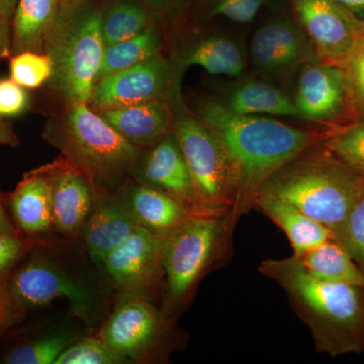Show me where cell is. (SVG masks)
I'll return each instance as SVG.
<instances>
[{
    "instance_id": "6da1fadb",
    "label": "cell",
    "mask_w": 364,
    "mask_h": 364,
    "mask_svg": "<svg viewBox=\"0 0 364 364\" xmlns=\"http://www.w3.org/2000/svg\"><path fill=\"white\" fill-rule=\"evenodd\" d=\"M198 119L212 132L226 153L235 174L238 193L235 222L254 208L260 186L286 163L317 143V135L265 116L237 114L220 100H203Z\"/></svg>"
},
{
    "instance_id": "7a4b0ae2",
    "label": "cell",
    "mask_w": 364,
    "mask_h": 364,
    "mask_svg": "<svg viewBox=\"0 0 364 364\" xmlns=\"http://www.w3.org/2000/svg\"><path fill=\"white\" fill-rule=\"evenodd\" d=\"M259 272L286 291L318 352L337 356L363 350L364 287L315 279L294 255L263 260Z\"/></svg>"
},
{
    "instance_id": "3957f363",
    "label": "cell",
    "mask_w": 364,
    "mask_h": 364,
    "mask_svg": "<svg viewBox=\"0 0 364 364\" xmlns=\"http://www.w3.org/2000/svg\"><path fill=\"white\" fill-rule=\"evenodd\" d=\"M363 176L315 144L277 170L255 198L273 196L291 203L335 233L355 200Z\"/></svg>"
},
{
    "instance_id": "277c9868",
    "label": "cell",
    "mask_w": 364,
    "mask_h": 364,
    "mask_svg": "<svg viewBox=\"0 0 364 364\" xmlns=\"http://www.w3.org/2000/svg\"><path fill=\"white\" fill-rule=\"evenodd\" d=\"M57 145L92 186L97 196L111 195L135 168L140 149L128 142L86 104L73 105Z\"/></svg>"
},
{
    "instance_id": "5b68a950",
    "label": "cell",
    "mask_w": 364,
    "mask_h": 364,
    "mask_svg": "<svg viewBox=\"0 0 364 364\" xmlns=\"http://www.w3.org/2000/svg\"><path fill=\"white\" fill-rule=\"evenodd\" d=\"M235 223L230 213L191 215L163 235L162 269L166 277L165 313L182 305L203 273L224 255Z\"/></svg>"
},
{
    "instance_id": "8992f818",
    "label": "cell",
    "mask_w": 364,
    "mask_h": 364,
    "mask_svg": "<svg viewBox=\"0 0 364 364\" xmlns=\"http://www.w3.org/2000/svg\"><path fill=\"white\" fill-rule=\"evenodd\" d=\"M102 14L85 9L55 21L45 44L53 62V80L73 105L90 100L102 65Z\"/></svg>"
},
{
    "instance_id": "52a82bcc",
    "label": "cell",
    "mask_w": 364,
    "mask_h": 364,
    "mask_svg": "<svg viewBox=\"0 0 364 364\" xmlns=\"http://www.w3.org/2000/svg\"><path fill=\"white\" fill-rule=\"evenodd\" d=\"M174 136L186 159L198 196L210 215L233 210L238 186L226 153L198 117L181 114L174 119Z\"/></svg>"
},
{
    "instance_id": "ba28073f",
    "label": "cell",
    "mask_w": 364,
    "mask_h": 364,
    "mask_svg": "<svg viewBox=\"0 0 364 364\" xmlns=\"http://www.w3.org/2000/svg\"><path fill=\"white\" fill-rule=\"evenodd\" d=\"M7 286L26 310L47 306L55 299L70 303L72 312L87 324L95 316V301L87 287L51 261L33 256L16 265L6 277Z\"/></svg>"
},
{
    "instance_id": "9c48e42d",
    "label": "cell",
    "mask_w": 364,
    "mask_h": 364,
    "mask_svg": "<svg viewBox=\"0 0 364 364\" xmlns=\"http://www.w3.org/2000/svg\"><path fill=\"white\" fill-rule=\"evenodd\" d=\"M318 61L343 66L364 35V20L334 0H291Z\"/></svg>"
},
{
    "instance_id": "30bf717a",
    "label": "cell",
    "mask_w": 364,
    "mask_h": 364,
    "mask_svg": "<svg viewBox=\"0 0 364 364\" xmlns=\"http://www.w3.org/2000/svg\"><path fill=\"white\" fill-rule=\"evenodd\" d=\"M165 316L144 296L124 294L107 318L100 338L124 360L143 358L157 343Z\"/></svg>"
},
{
    "instance_id": "8fae6325",
    "label": "cell",
    "mask_w": 364,
    "mask_h": 364,
    "mask_svg": "<svg viewBox=\"0 0 364 364\" xmlns=\"http://www.w3.org/2000/svg\"><path fill=\"white\" fill-rule=\"evenodd\" d=\"M161 245V236L139 225L102 264L122 291L144 296L156 287L163 272Z\"/></svg>"
},
{
    "instance_id": "7c38bea8",
    "label": "cell",
    "mask_w": 364,
    "mask_h": 364,
    "mask_svg": "<svg viewBox=\"0 0 364 364\" xmlns=\"http://www.w3.org/2000/svg\"><path fill=\"white\" fill-rule=\"evenodd\" d=\"M171 78L172 69L168 62L154 57L98 79L91 95V105L102 112L162 100Z\"/></svg>"
},
{
    "instance_id": "4fadbf2b",
    "label": "cell",
    "mask_w": 364,
    "mask_h": 364,
    "mask_svg": "<svg viewBox=\"0 0 364 364\" xmlns=\"http://www.w3.org/2000/svg\"><path fill=\"white\" fill-rule=\"evenodd\" d=\"M142 184L176 198L195 215H210L205 208L176 136L167 135L153 145L140 167Z\"/></svg>"
},
{
    "instance_id": "5bb4252c",
    "label": "cell",
    "mask_w": 364,
    "mask_h": 364,
    "mask_svg": "<svg viewBox=\"0 0 364 364\" xmlns=\"http://www.w3.org/2000/svg\"><path fill=\"white\" fill-rule=\"evenodd\" d=\"M348 97L343 67L314 62L301 67L294 104L304 119L327 122L334 119Z\"/></svg>"
},
{
    "instance_id": "9a60e30c",
    "label": "cell",
    "mask_w": 364,
    "mask_h": 364,
    "mask_svg": "<svg viewBox=\"0 0 364 364\" xmlns=\"http://www.w3.org/2000/svg\"><path fill=\"white\" fill-rule=\"evenodd\" d=\"M52 176V166L33 170L23 176L9 195V215L21 236H39L54 228Z\"/></svg>"
},
{
    "instance_id": "2e32d148",
    "label": "cell",
    "mask_w": 364,
    "mask_h": 364,
    "mask_svg": "<svg viewBox=\"0 0 364 364\" xmlns=\"http://www.w3.org/2000/svg\"><path fill=\"white\" fill-rule=\"evenodd\" d=\"M90 182L73 167L54 169L52 205L54 228L66 236H74L85 228L95 205Z\"/></svg>"
},
{
    "instance_id": "e0dca14e",
    "label": "cell",
    "mask_w": 364,
    "mask_h": 364,
    "mask_svg": "<svg viewBox=\"0 0 364 364\" xmlns=\"http://www.w3.org/2000/svg\"><path fill=\"white\" fill-rule=\"evenodd\" d=\"M139 226L124 200L97 196L95 205L85 228L86 248L97 264L112 249L123 243Z\"/></svg>"
},
{
    "instance_id": "ac0fdd59",
    "label": "cell",
    "mask_w": 364,
    "mask_h": 364,
    "mask_svg": "<svg viewBox=\"0 0 364 364\" xmlns=\"http://www.w3.org/2000/svg\"><path fill=\"white\" fill-rule=\"evenodd\" d=\"M102 117L136 147L153 146L168 135L174 119L162 100L102 111Z\"/></svg>"
},
{
    "instance_id": "d6986e66",
    "label": "cell",
    "mask_w": 364,
    "mask_h": 364,
    "mask_svg": "<svg viewBox=\"0 0 364 364\" xmlns=\"http://www.w3.org/2000/svg\"><path fill=\"white\" fill-rule=\"evenodd\" d=\"M254 208H258L284 232L291 242L294 256L299 257L323 242L336 239L330 228L309 217L291 203L268 196H257Z\"/></svg>"
},
{
    "instance_id": "ffe728a7",
    "label": "cell",
    "mask_w": 364,
    "mask_h": 364,
    "mask_svg": "<svg viewBox=\"0 0 364 364\" xmlns=\"http://www.w3.org/2000/svg\"><path fill=\"white\" fill-rule=\"evenodd\" d=\"M124 202L139 225L161 237L195 215L176 198L147 184L131 189Z\"/></svg>"
},
{
    "instance_id": "44dd1931",
    "label": "cell",
    "mask_w": 364,
    "mask_h": 364,
    "mask_svg": "<svg viewBox=\"0 0 364 364\" xmlns=\"http://www.w3.org/2000/svg\"><path fill=\"white\" fill-rule=\"evenodd\" d=\"M222 102L230 111L253 116L303 119L294 98L272 83L245 80L232 88Z\"/></svg>"
},
{
    "instance_id": "7402d4cb",
    "label": "cell",
    "mask_w": 364,
    "mask_h": 364,
    "mask_svg": "<svg viewBox=\"0 0 364 364\" xmlns=\"http://www.w3.org/2000/svg\"><path fill=\"white\" fill-rule=\"evenodd\" d=\"M58 0H18L11 18V52H39L57 18Z\"/></svg>"
},
{
    "instance_id": "603a6c76",
    "label": "cell",
    "mask_w": 364,
    "mask_h": 364,
    "mask_svg": "<svg viewBox=\"0 0 364 364\" xmlns=\"http://www.w3.org/2000/svg\"><path fill=\"white\" fill-rule=\"evenodd\" d=\"M198 66L212 75L240 77L247 68L242 46L228 36H212L198 41L182 57V69Z\"/></svg>"
},
{
    "instance_id": "cb8c5ba5",
    "label": "cell",
    "mask_w": 364,
    "mask_h": 364,
    "mask_svg": "<svg viewBox=\"0 0 364 364\" xmlns=\"http://www.w3.org/2000/svg\"><path fill=\"white\" fill-rule=\"evenodd\" d=\"M296 258L315 279L364 287L363 270L336 239L323 242Z\"/></svg>"
},
{
    "instance_id": "d4e9b609",
    "label": "cell",
    "mask_w": 364,
    "mask_h": 364,
    "mask_svg": "<svg viewBox=\"0 0 364 364\" xmlns=\"http://www.w3.org/2000/svg\"><path fill=\"white\" fill-rule=\"evenodd\" d=\"M258 28L277 48L289 72L306 64L318 62L308 36L296 21L279 16L265 21Z\"/></svg>"
},
{
    "instance_id": "484cf974",
    "label": "cell",
    "mask_w": 364,
    "mask_h": 364,
    "mask_svg": "<svg viewBox=\"0 0 364 364\" xmlns=\"http://www.w3.org/2000/svg\"><path fill=\"white\" fill-rule=\"evenodd\" d=\"M159 49L160 36L153 26H148L135 37L107 46L98 71L97 80L154 58L158 56Z\"/></svg>"
},
{
    "instance_id": "4316f807",
    "label": "cell",
    "mask_w": 364,
    "mask_h": 364,
    "mask_svg": "<svg viewBox=\"0 0 364 364\" xmlns=\"http://www.w3.org/2000/svg\"><path fill=\"white\" fill-rule=\"evenodd\" d=\"M150 26V14L133 1H119L102 14L105 46H111L135 37Z\"/></svg>"
},
{
    "instance_id": "83f0119b",
    "label": "cell",
    "mask_w": 364,
    "mask_h": 364,
    "mask_svg": "<svg viewBox=\"0 0 364 364\" xmlns=\"http://www.w3.org/2000/svg\"><path fill=\"white\" fill-rule=\"evenodd\" d=\"M75 341L77 337L71 333H57L28 340L7 352L2 358V363L55 364L59 356Z\"/></svg>"
},
{
    "instance_id": "f1b7e54d",
    "label": "cell",
    "mask_w": 364,
    "mask_h": 364,
    "mask_svg": "<svg viewBox=\"0 0 364 364\" xmlns=\"http://www.w3.org/2000/svg\"><path fill=\"white\" fill-rule=\"evenodd\" d=\"M335 237L364 272V176L355 200Z\"/></svg>"
},
{
    "instance_id": "f546056e",
    "label": "cell",
    "mask_w": 364,
    "mask_h": 364,
    "mask_svg": "<svg viewBox=\"0 0 364 364\" xmlns=\"http://www.w3.org/2000/svg\"><path fill=\"white\" fill-rule=\"evenodd\" d=\"M11 78L25 88H37L52 78L53 62L47 54L23 52L11 60Z\"/></svg>"
},
{
    "instance_id": "4dcf8cb0",
    "label": "cell",
    "mask_w": 364,
    "mask_h": 364,
    "mask_svg": "<svg viewBox=\"0 0 364 364\" xmlns=\"http://www.w3.org/2000/svg\"><path fill=\"white\" fill-rule=\"evenodd\" d=\"M328 150L364 174V122L334 134L324 142Z\"/></svg>"
},
{
    "instance_id": "1f68e13d",
    "label": "cell",
    "mask_w": 364,
    "mask_h": 364,
    "mask_svg": "<svg viewBox=\"0 0 364 364\" xmlns=\"http://www.w3.org/2000/svg\"><path fill=\"white\" fill-rule=\"evenodd\" d=\"M127 363L111 350L102 338H85L74 342L55 364H117Z\"/></svg>"
},
{
    "instance_id": "d6a6232c",
    "label": "cell",
    "mask_w": 364,
    "mask_h": 364,
    "mask_svg": "<svg viewBox=\"0 0 364 364\" xmlns=\"http://www.w3.org/2000/svg\"><path fill=\"white\" fill-rule=\"evenodd\" d=\"M268 2L269 0H214L210 16H222L233 23L245 25L255 21Z\"/></svg>"
},
{
    "instance_id": "836d02e7",
    "label": "cell",
    "mask_w": 364,
    "mask_h": 364,
    "mask_svg": "<svg viewBox=\"0 0 364 364\" xmlns=\"http://www.w3.org/2000/svg\"><path fill=\"white\" fill-rule=\"evenodd\" d=\"M348 95L359 109H364V35L343 64Z\"/></svg>"
},
{
    "instance_id": "e575fe53",
    "label": "cell",
    "mask_w": 364,
    "mask_h": 364,
    "mask_svg": "<svg viewBox=\"0 0 364 364\" xmlns=\"http://www.w3.org/2000/svg\"><path fill=\"white\" fill-rule=\"evenodd\" d=\"M31 244L21 235L0 233V279H6L30 250Z\"/></svg>"
},
{
    "instance_id": "d590c367",
    "label": "cell",
    "mask_w": 364,
    "mask_h": 364,
    "mask_svg": "<svg viewBox=\"0 0 364 364\" xmlns=\"http://www.w3.org/2000/svg\"><path fill=\"white\" fill-rule=\"evenodd\" d=\"M26 312L9 291L6 279H0V337L23 322Z\"/></svg>"
},
{
    "instance_id": "8d00e7d4",
    "label": "cell",
    "mask_w": 364,
    "mask_h": 364,
    "mask_svg": "<svg viewBox=\"0 0 364 364\" xmlns=\"http://www.w3.org/2000/svg\"><path fill=\"white\" fill-rule=\"evenodd\" d=\"M28 95L13 79L0 80V117H16L28 107Z\"/></svg>"
},
{
    "instance_id": "74e56055",
    "label": "cell",
    "mask_w": 364,
    "mask_h": 364,
    "mask_svg": "<svg viewBox=\"0 0 364 364\" xmlns=\"http://www.w3.org/2000/svg\"><path fill=\"white\" fill-rule=\"evenodd\" d=\"M153 9L162 16H176L186 11L195 0H144Z\"/></svg>"
},
{
    "instance_id": "f35d334b",
    "label": "cell",
    "mask_w": 364,
    "mask_h": 364,
    "mask_svg": "<svg viewBox=\"0 0 364 364\" xmlns=\"http://www.w3.org/2000/svg\"><path fill=\"white\" fill-rule=\"evenodd\" d=\"M11 23L0 16V60L6 58L11 53Z\"/></svg>"
},
{
    "instance_id": "ab89813d",
    "label": "cell",
    "mask_w": 364,
    "mask_h": 364,
    "mask_svg": "<svg viewBox=\"0 0 364 364\" xmlns=\"http://www.w3.org/2000/svg\"><path fill=\"white\" fill-rule=\"evenodd\" d=\"M6 205L4 198L0 195V233L21 235L20 232H18V229L14 226L9 210L6 208Z\"/></svg>"
},
{
    "instance_id": "60d3db41",
    "label": "cell",
    "mask_w": 364,
    "mask_h": 364,
    "mask_svg": "<svg viewBox=\"0 0 364 364\" xmlns=\"http://www.w3.org/2000/svg\"><path fill=\"white\" fill-rule=\"evenodd\" d=\"M18 139L9 124L0 117V147L1 146H14L18 145Z\"/></svg>"
},
{
    "instance_id": "b9f144b4",
    "label": "cell",
    "mask_w": 364,
    "mask_h": 364,
    "mask_svg": "<svg viewBox=\"0 0 364 364\" xmlns=\"http://www.w3.org/2000/svg\"><path fill=\"white\" fill-rule=\"evenodd\" d=\"M334 1L348 9L354 16L364 20V0H334Z\"/></svg>"
},
{
    "instance_id": "7bdbcfd3",
    "label": "cell",
    "mask_w": 364,
    "mask_h": 364,
    "mask_svg": "<svg viewBox=\"0 0 364 364\" xmlns=\"http://www.w3.org/2000/svg\"><path fill=\"white\" fill-rule=\"evenodd\" d=\"M18 0H0V16L11 23Z\"/></svg>"
},
{
    "instance_id": "ee69618b",
    "label": "cell",
    "mask_w": 364,
    "mask_h": 364,
    "mask_svg": "<svg viewBox=\"0 0 364 364\" xmlns=\"http://www.w3.org/2000/svg\"><path fill=\"white\" fill-rule=\"evenodd\" d=\"M63 4H73L74 1H76V0H61Z\"/></svg>"
}]
</instances>
